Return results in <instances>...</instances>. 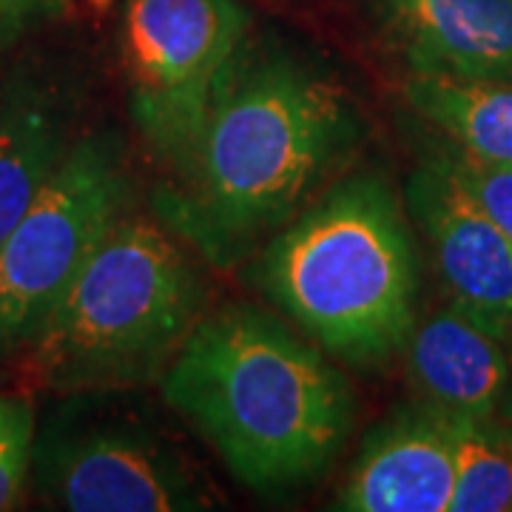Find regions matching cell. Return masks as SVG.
I'll list each match as a JSON object with an SVG mask.
<instances>
[{"mask_svg": "<svg viewBox=\"0 0 512 512\" xmlns=\"http://www.w3.org/2000/svg\"><path fill=\"white\" fill-rule=\"evenodd\" d=\"M456 436L453 512H512V439L495 419L450 416Z\"/></svg>", "mask_w": 512, "mask_h": 512, "instance_id": "14", "label": "cell"}, {"mask_svg": "<svg viewBox=\"0 0 512 512\" xmlns=\"http://www.w3.org/2000/svg\"><path fill=\"white\" fill-rule=\"evenodd\" d=\"M157 382L231 476L265 498L316 484L356 421L353 390L328 353L256 305L205 313Z\"/></svg>", "mask_w": 512, "mask_h": 512, "instance_id": "2", "label": "cell"}, {"mask_svg": "<svg viewBox=\"0 0 512 512\" xmlns=\"http://www.w3.org/2000/svg\"><path fill=\"white\" fill-rule=\"evenodd\" d=\"M362 137L336 77L288 49L242 43L154 208L214 268H234L305 211Z\"/></svg>", "mask_w": 512, "mask_h": 512, "instance_id": "1", "label": "cell"}, {"mask_svg": "<svg viewBox=\"0 0 512 512\" xmlns=\"http://www.w3.org/2000/svg\"><path fill=\"white\" fill-rule=\"evenodd\" d=\"M254 282L328 356L359 370L390 365L419 311L404 202L376 171L336 180L265 242Z\"/></svg>", "mask_w": 512, "mask_h": 512, "instance_id": "3", "label": "cell"}, {"mask_svg": "<svg viewBox=\"0 0 512 512\" xmlns=\"http://www.w3.org/2000/svg\"><path fill=\"white\" fill-rule=\"evenodd\" d=\"M456 490L453 419L424 399L393 407L359 444L336 510L444 512Z\"/></svg>", "mask_w": 512, "mask_h": 512, "instance_id": "9", "label": "cell"}, {"mask_svg": "<svg viewBox=\"0 0 512 512\" xmlns=\"http://www.w3.org/2000/svg\"><path fill=\"white\" fill-rule=\"evenodd\" d=\"M35 461L40 487L74 512H194L220 504L200 464L140 424L49 433Z\"/></svg>", "mask_w": 512, "mask_h": 512, "instance_id": "7", "label": "cell"}, {"mask_svg": "<svg viewBox=\"0 0 512 512\" xmlns=\"http://www.w3.org/2000/svg\"><path fill=\"white\" fill-rule=\"evenodd\" d=\"M66 146V131L43 94L18 89L0 106V245L15 231L52 177Z\"/></svg>", "mask_w": 512, "mask_h": 512, "instance_id": "13", "label": "cell"}, {"mask_svg": "<svg viewBox=\"0 0 512 512\" xmlns=\"http://www.w3.org/2000/svg\"><path fill=\"white\" fill-rule=\"evenodd\" d=\"M410 72L512 80V0H382Z\"/></svg>", "mask_w": 512, "mask_h": 512, "instance_id": "11", "label": "cell"}, {"mask_svg": "<svg viewBox=\"0 0 512 512\" xmlns=\"http://www.w3.org/2000/svg\"><path fill=\"white\" fill-rule=\"evenodd\" d=\"M424 163L436 165L512 239V165L476 157L450 140H433Z\"/></svg>", "mask_w": 512, "mask_h": 512, "instance_id": "15", "label": "cell"}, {"mask_svg": "<svg viewBox=\"0 0 512 512\" xmlns=\"http://www.w3.org/2000/svg\"><path fill=\"white\" fill-rule=\"evenodd\" d=\"M202 311L205 282L174 231L126 214L26 345L29 365L63 393L157 382Z\"/></svg>", "mask_w": 512, "mask_h": 512, "instance_id": "4", "label": "cell"}, {"mask_svg": "<svg viewBox=\"0 0 512 512\" xmlns=\"http://www.w3.org/2000/svg\"><path fill=\"white\" fill-rule=\"evenodd\" d=\"M35 458V410L26 399L0 396V510L15 507Z\"/></svg>", "mask_w": 512, "mask_h": 512, "instance_id": "16", "label": "cell"}, {"mask_svg": "<svg viewBox=\"0 0 512 512\" xmlns=\"http://www.w3.org/2000/svg\"><path fill=\"white\" fill-rule=\"evenodd\" d=\"M46 0H0V26L6 23H18L20 18H26L29 12L40 9Z\"/></svg>", "mask_w": 512, "mask_h": 512, "instance_id": "17", "label": "cell"}, {"mask_svg": "<svg viewBox=\"0 0 512 512\" xmlns=\"http://www.w3.org/2000/svg\"><path fill=\"white\" fill-rule=\"evenodd\" d=\"M404 208L430 248L450 302L512 333V239L430 163L410 174Z\"/></svg>", "mask_w": 512, "mask_h": 512, "instance_id": "8", "label": "cell"}, {"mask_svg": "<svg viewBox=\"0 0 512 512\" xmlns=\"http://www.w3.org/2000/svg\"><path fill=\"white\" fill-rule=\"evenodd\" d=\"M131 177L117 137L69 146L0 245V356L26 348L74 276L128 214Z\"/></svg>", "mask_w": 512, "mask_h": 512, "instance_id": "5", "label": "cell"}, {"mask_svg": "<svg viewBox=\"0 0 512 512\" xmlns=\"http://www.w3.org/2000/svg\"><path fill=\"white\" fill-rule=\"evenodd\" d=\"M248 26L251 15L239 0L126 3L128 111L148 151L168 171L188 157Z\"/></svg>", "mask_w": 512, "mask_h": 512, "instance_id": "6", "label": "cell"}, {"mask_svg": "<svg viewBox=\"0 0 512 512\" xmlns=\"http://www.w3.org/2000/svg\"><path fill=\"white\" fill-rule=\"evenodd\" d=\"M507 339L456 302L416 319L402 348L416 399L447 416L495 419L512 373Z\"/></svg>", "mask_w": 512, "mask_h": 512, "instance_id": "10", "label": "cell"}, {"mask_svg": "<svg viewBox=\"0 0 512 512\" xmlns=\"http://www.w3.org/2000/svg\"><path fill=\"white\" fill-rule=\"evenodd\" d=\"M404 97L453 146L512 165V80L410 72Z\"/></svg>", "mask_w": 512, "mask_h": 512, "instance_id": "12", "label": "cell"}, {"mask_svg": "<svg viewBox=\"0 0 512 512\" xmlns=\"http://www.w3.org/2000/svg\"><path fill=\"white\" fill-rule=\"evenodd\" d=\"M72 3H77L83 12H92V15H103L111 6V0H72Z\"/></svg>", "mask_w": 512, "mask_h": 512, "instance_id": "19", "label": "cell"}, {"mask_svg": "<svg viewBox=\"0 0 512 512\" xmlns=\"http://www.w3.org/2000/svg\"><path fill=\"white\" fill-rule=\"evenodd\" d=\"M498 421H501V427L507 430V436L512 439V373L510 382H507V390H504V399L498 404Z\"/></svg>", "mask_w": 512, "mask_h": 512, "instance_id": "18", "label": "cell"}]
</instances>
